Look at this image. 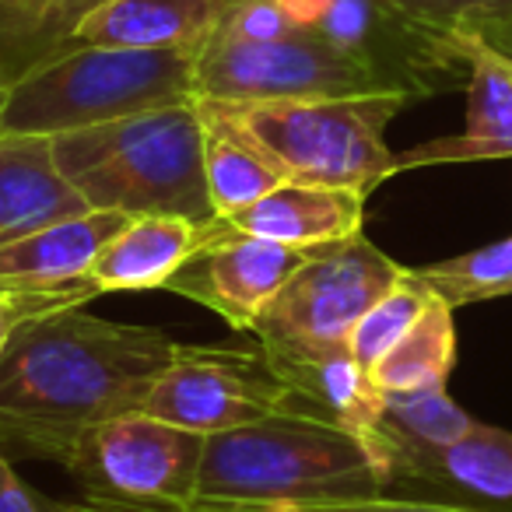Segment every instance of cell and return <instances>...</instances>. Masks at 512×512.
<instances>
[{
    "instance_id": "9c48e42d",
    "label": "cell",
    "mask_w": 512,
    "mask_h": 512,
    "mask_svg": "<svg viewBox=\"0 0 512 512\" xmlns=\"http://www.w3.org/2000/svg\"><path fill=\"white\" fill-rule=\"evenodd\" d=\"M288 386L264 344H176L141 411L200 435L232 432L285 411Z\"/></svg>"
},
{
    "instance_id": "f546056e",
    "label": "cell",
    "mask_w": 512,
    "mask_h": 512,
    "mask_svg": "<svg viewBox=\"0 0 512 512\" xmlns=\"http://www.w3.org/2000/svg\"><path fill=\"white\" fill-rule=\"evenodd\" d=\"M39 498V512H113V509H99V505H88V502H57V498Z\"/></svg>"
},
{
    "instance_id": "6da1fadb",
    "label": "cell",
    "mask_w": 512,
    "mask_h": 512,
    "mask_svg": "<svg viewBox=\"0 0 512 512\" xmlns=\"http://www.w3.org/2000/svg\"><path fill=\"white\" fill-rule=\"evenodd\" d=\"M172 355L162 330L81 306L25 323L0 351V449L67 467L95 425L141 411Z\"/></svg>"
},
{
    "instance_id": "7a4b0ae2",
    "label": "cell",
    "mask_w": 512,
    "mask_h": 512,
    "mask_svg": "<svg viewBox=\"0 0 512 512\" xmlns=\"http://www.w3.org/2000/svg\"><path fill=\"white\" fill-rule=\"evenodd\" d=\"M64 176L92 211L214 221L197 99L53 137Z\"/></svg>"
},
{
    "instance_id": "277c9868",
    "label": "cell",
    "mask_w": 512,
    "mask_h": 512,
    "mask_svg": "<svg viewBox=\"0 0 512 512\" xmlns=\"http://www.w3.org/2000/svg\"><path fill=\"white\" fill-rule=\"evenodd\" d=\"M197 57L179 50L78 46L11 85L0 134H67L151 109L186 106Z\"/></svg>"
},
{
    "instance_id": "5bb4252c",
    "label": "cell",
    "mask_w": 512,
    "mask_h": 512,
    "mask_svg": "<svg viewBox=\"0 0 512 512\" xmlns=\"http://www.w3.org/2000/svg\"><path fill=\"white\" fill-rule=\"evenodd\" d=\"M235 0H109L81 22L78 46L179 50L200 57Z\"/></svg>"
},
{
    "instance_id": "9a60e30c",
    "label": "cell",
    "mask_w": 512,
    "mask_h": 512,
    "mask_svg": "<svg viewBox=\"0 0 512 512\" xmlns=\"http://www.w3.org/2000/svg\"><path fill=\"white\" fill-rule=\"evenodd\" d=\"M365 200L369 197L351 190L281 183L267 197L253 200L249 207L218 221L232 232L260 235V239L285 242L295 249H323L362 232Z\"/></svg>"
},
{
    "instance_id": "e0dca14e",
    "label": "cell",
    "mask_w": 512,
    "mask_h": 512,
    "mask_svg": "<svg viewBox=\"0 0 512 512\" xmlns=\"http://www.w3.org/2000/svg\"><path fill=\"white\" fill-rule=\"evenodd\" d=\"M393 484H418L428 491L425 498L463 495L481 502H512V432L477 425L453 446L400 456Z\"/></svg>"
},
{
    "instance_id": "cb8c5ba5",
    "label": "cell",
    "mask_w": 512,
    "mask_h": 512,
    "mask_svg": "<svg viewBox=\"0 0 512 512\" xmlns=\"http://www.w3.org/2000/svg\"><path fill=\"white\" fill-rule=\"evenodd\" d=\"M435 299V292L418 278L414 271H407L362 320L355 323L351 330V341H348V351L355 355V362L362 369H376V362L414 327L425 306Z\"/></svg>"
},
{
    "instance_id": "44dd1931",
    "label": "cell",
    "mask_w": 512,
    "mask_h": 512,
    "mask_svg": "<svg viewBox=\"0 0 512 512\" xmlns=\"http://www.w3.org/2000/svg\"><path fill=\"white\" fill-rule=\"evenodd\" d=\"M477 425L481 421L470 418L449 397L446 386L383 393V449H386V467H390V488L400 456L418 453V449L453 446L463 435L474 432Z\"/></svg>"
},
{
    "instance_id": "7c38bea8",
    "label": "cell",
    "mask_w": 512,
    "mask_h": 512,
    "mask_svg": "<svg viewBox=\"0 0 512 512\" xmlns=\"http://www.w3.org/2000/svg\"><path fill=\"white\" fill-rule=\"evenodd\" d=\"M271 362L288 386L285 411L309 414L355 435L372 453L390 495V467L383 449V390L376 386L372 372L362 369L351 351H337L327 358H271Z\"/></svg>"
},
{
    "instance_id": "d4e9b609",
    "label": "cell",
    "mask_w": 512,
    "mask_h": 512,
    "mask_svg": "<svg viewBox=\"0 0 512 512\" xmlns=\"http://www.w3.org/2000/svg\"><path fill=\"white\" fill-rule=\"evenodd\" d=\"M435 32H477L512 53V0H383Z\"/></svg>"
},
{
    "instance_id": "4316f807",
    "label": "cell",
    "mask_w": 512,
    "mask_h": 512,
    "mask_svg": "<svg viewBox=\"0 0 512 512\" xmlns=\"http://www.w3.org/2000/svg\"><path fill=\"white\" fill-rule=\"evenodd\" d=\"M299 25L288 18V11L278 0H235L232 11L221 22L218 36L228 39H249V43H267L295 32Z\"/></svg>"
},
{
    "instance_id": "ac0fdd59",
    "label": "cell",
    "mask_w": 512,
    "mask_h": 512,
    "mask_svg": "<svg viewBox=\"0 0 512 512\" xmlns=\"http://www.w3.org/2000/svg\"><path fill=\"white\" fill-rule=\"evenodd\" d=\"M123 211H88L0 246L4 285H60L88 274L95 256L130 225Z\"/></svg>"
},
{
    "instance_id": "83f0119b",
    "label": "cell",
    "mask_w": 512,
    "mask_h": 512,
    "mask_svg": "<svg viewBox=\"0 0 512 512\" xmlns=\"http://www.w3.org/2000/svg\"><path fill=\"white\" fill-rule=\"evenodd\" d=\"M288 512H484L477 505L449 502V498H407V495H372L351 502L323 505H285Z\"/></svg>"
},
{
    "instance_id": "8fae6325",
    "label": "cell",
    "mask_w": 512,
    "mask_h": 512,
    "mask_svg": "<svg viewBox=\"0 0 512 512\" xmlns=\"http://www.w3.org/2000/svg\"><path fill=\"white\" fill-rule=\"evenodd\" d=\"M467 64V127L400 151V172L425 165H463L512 158V53L477 32H449Z\"/></svg>"
},
{
    "instance_id": "52a82bcc",
    "label": "cell",
    "mask_w": 512,
    "mask_h": 512,
    "mask_svg": "<svg viewBox=\"0 0 512 512\" xmlns=\"http://www.w3.org/2000/svg\"><path fill=\"white\" fill-rule=\"evenodd\" d=\"M207 435L144 411L102 421L74 446L67 470L88 505L113 512H190Z\"/></svg>"
},
{
    "instance_id": "7402d4cb",
    "label": "cell",
    "mask_w": 512,
    "mask_h": 512,
    "mask_svg": "<svg viewBox=\"0 0 512 512\" xmlns=\"http://www.w3.org/2000/svg\"><path fill=\"white\" fill-rule=\"evenodd\" d=\"M456 362V323L453 306L435 295L414 327L386 351L372 369V379L383 393L390 390H428L446 386Z\"/></svg>"
},
{
    "instance_id": "30bf717a",
    "label": "cell",
    "mask_w": 512,
    "mask_h": 512,
    "mask_svg": "<svg viewBox=\"0 0 512 512\" xmlns=\"http://www.w3.org/2000/svg\"><path fill=\"white\" fill-rule=\"evenodd\" d=\"M316 249H295L260 235L232 232L214 218V232L169 278L162 292L183 295L218 313L239 334H253L267 302Z\"/></svg>"
},
{
    "instance_id": "d6986e66",
    "label": "cell",
    "mask_w": 512,
    "mask_h": 512,
    "mask_svg": "<svg viewBox=\"0 0 512 512\" xmlns=\"http://www.w3.org/2000/svg\"><path fill=\"white\" fill-rule=\"evenodd\" d=\"M197 109L204 123L207 193H211V207L218 218H228L288 183L285 172L271 162V155L232 116H225L207 99H197Z\"/></svg>"
},
{
    "instance_id": "484cf974",
    "label": "cell",
    "mask_w": 512,
    "mask_h": 512,
    "mask_svg": "<svg viewBox=\"0 0 512 512\" xmlns=\"http://www.w3.org/2000/svg\"><path fill=\"white\" fill-rule=\"evenodd\" d=\"M95 295H99V288L88 281V274L60 281V285H4L0 281V351L8 348L11 337L25 323L60 313V309H78Z\"/></svg>"
},
{
    "instance_id": "8992f818",
    "label": "cell",
    "mask_w": 512,
    "mask_h": 512,
    "mask_svg": "<svg viewBox=\"0 0 512 512\" xmlns=\"http://www.w3.org/2000/svg\"><path fill=\"white\" fill-rule=\"evenodd\" d=\"M407 274L362 232L323 246L281 285L253 327L271 358H327L348 351L355 323Z\"/></svg>"
},
{
    "instance_id": "4fadbf2b",
    "label": "cell",
    "mask_w": 512,
    "mask_h": 512,
    "mask_svg": "<svg viewBox=\"0 0 512 512\" xmlns=\"http://www.w3.org/2000/svg\"><path fill=\"white\" fill-rule=\"evenodd\" d=\"M88 211L57 165L50 134H0V246Z\"/></svg>"
},
{
    "instance_id": "3957f363",
    "label": "cell",
    "mask_w": 512,
    "mask_h": 512,
    "mask_svg": "<svg viewBox=\"0 0 512 512\" xmlns=\"http://www.w3.org/2000/svg\"><path fill=\"white\" fill-rule=\"evenodd\" d=\"M386 495L372 453L341 428L295 411L207 435L200 502L323 505Z\"/></svg>"
},
{
    "instance_id": "2e32d148",
    "label": "cell",
    "mask_w": 512,
    "mask_h": 512,
    "mask_svg": "<svg viewBox=\"0 0 512 512\" xmlns=\"http://www.w3.org/2000/svg\"><path fill=\"white\" fill-rule=\"evenodd\" d=\"M214 221L141 214L88 267V281L106 292H155L211 239Z\"/></svg>"
},
{
    "instance_id": "ba28073f",
    "label": "cell",
    "mask_w": 512,
    "mask_h": 512,
    "mask_svg": "<svg viewBox=\"0 0 512 512\" xmlns=\"http://www.w3.org/2000/svg\"><path fill=\"white\" fill-rule=\"evenodd\" d=\"M193 88L197 99L214 102H309L386 92L362 60L316 29H295L267 43L214 36L197 57Z\"/></svg>"
},
{
    "instance_id": "603a6c76",
    "label": "cell",
    "mask_w": 512,
    "mask_h": 512,
    "mask_svg": "<svg viewBox=\"0 0 512 512\" xmlns=\"http://www.w3.org/2000/svg\"><path fill=\"white\" fill-rule=\"evenodd\" d=\"M414 274L453 309L470 306V302L505 299L512 295V235L460 253L453 260L418 267Z\"/></svg>"
},
{
    "instance_id": "f1b7e54d",
    "label": "cell",
    "mask_w": 512,
    "mask_h": 512,
    "mask_svg": "<svg viewBox=\"0 0 512 512\" xmlns=\"http://www.w3.org/2000/svg\"><path fill=\"white\" fill-rule=\"evenodd\" d=\"M0 512H39V498L0 449Z\"/></svg>"
},
{
    "instance_id": "4dcf8cb0",
    "label": "cell",
    "mask_w": 512,
    "mask_h": 512,
    "mask_svg": "<svg viewBox=\"0 0 512 512\" xmlns=\"http://www.w3.org/2000/svg\"><path fill=\"white\" fill-rule=\"evenodd\" d=\"M8 95H11V85L0 78V120H4V106H8Z\"/></svg>"
},
{
    "instance_id": "5b68a950",
    "label": "cell",
    "mask_w": 512,
    "mask_h": 512,
    "mask_svg": "<svg viewBox=\"0 0 512 512\" xmlns=\"http://www.w3.org/2000/svg\"><path fill=\"white\" fill-rule=\"evenodd\" d=\"M214 102V99H207ZM232 116L288 183L330 186L369 197L397 176V151L386 144V127L411 99L400 92L351 95L309 102H214Z\"/></svg>"
},
{
    "instance_id": "ffe728a7",
    "label": "cell",
    "mask_w": 512,
    "mask_h": 512,
    "mask_svg": "<svg viewBox=\"0 0 512 512\" xmlns=\"http://www.w3.org/2000/svg\"><path fill=\"white\" fill-rule=\"evenodd\" d=\"M109 0H0V78L18 85L74 50L81 22Z\"/></svg>"
}]
</instances>
